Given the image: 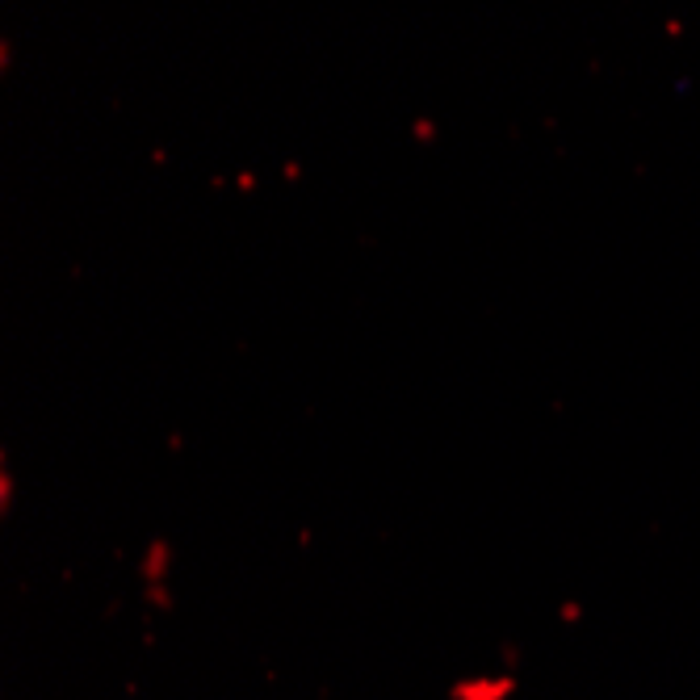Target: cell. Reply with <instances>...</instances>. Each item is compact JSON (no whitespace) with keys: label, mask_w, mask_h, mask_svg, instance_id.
<instances>
[{"label":"cell","mask_w":700,"mask_h":700,"mask_svg":"<svg viewBox=\"0 0 700 700\" xmlns=\"http://www.w3.org/2000/svg\"><path fill=\"white\" fill-rule=\"evenodd\" d=\"M508 680H474V684H462L457 688V700H499L508 696Z\"/></svg>","instance_id":"1"},{"label":"cell","mask_w":700,"mask_h":700,"mask_svg":"<svg viewBox=\"0 0 700 700\" xmlns=\"http://www.w3.org/2000/svg\"><path fill=\"white\" fill-rule=\"evenodd\" d=\"M164 566H168V545L156 541V545H151V554H147V579H156V571L164 575Z\"/></svg>","instance_id":"2"},{"label":"cell","mask_w":700,"mask_h":700,"mask_svg":"<svg viewBox=\"0 0 700 700\" xmlns=\"http://www.w3.org/2000/svg\"><path fill=\"white\" fill-rule=\"evenodd\" d=\"M9 499H13V478L5 470V474H0V508H9Z\"/></svg>","instance_id":"3"},{"label":"cell","mask_w":700,"mask_h":700,"mask_svg":"<svg viewBox=\"0 0 700 700\" xmlns=\"http://www.w3.org/2000/svg\"><path fill=\"white\" fill-rule=\"evenodd\" d=\"M432 135H436L432 122H415V139H432Z\"/></svg>","instance_id":"4"}]
</instances>
